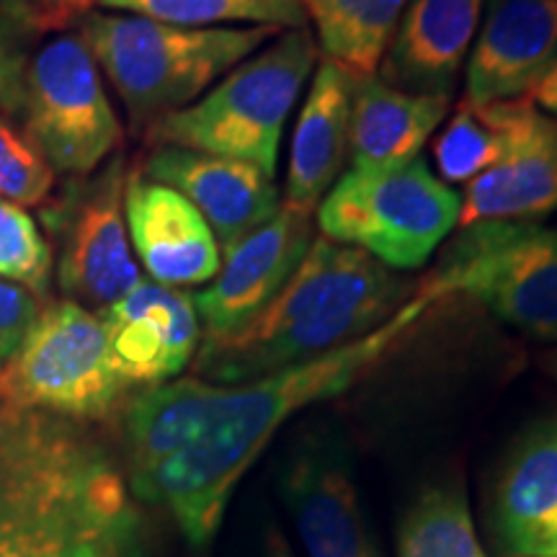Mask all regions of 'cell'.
<instances>
[{"mask_svg": "<svg viewBox=\"0 0 557 557\" xmlns=\"http://www.w3.org/2000/svg\"><path fill=\"white\" fill-rule=\"evenodd\" d=\"M444 299L447 289L429 276L380 329L305 364L238 385L186 377L148 387L124 418L129 491L165 508L189 545L207 547L276 431L364 377Z\"/></svg>", "mask_w": 557, "mask_h": 557, "instance_id": "obj_1", "label": "cell"}, {"mask_svg": "<svg viewBox=\"0 0 557 557\" xmlns=\"http://www.w3.org/2000/svg\"><path fill=\"white\" fill-rule=\"evenodd\" d=\"M127 478L81 421L0 408V557H129Z\"/></svg>", "mask_w": 557, "mask_h": 557, "instance_id": "obj_2", "label": "cell"}, {"mask_svg": "<svg viewBox=\"0 0 557 557\" xmlns=\"http://www.w3.org/2000/svg\"><path fill=\"white\" fill-rule=\"evenodd\" d=\"M416 292L364 250L312 238L289 282L246 331L201 346L199 372L238 385L305 364L380 329Z\"/></svg>", "mask_w": 557, "mask_h": 557, "instance_id": "obj_3", "label": "cell"}, {"mask_svg": "<svg viewBox=\"0 0 557 557\" xmlns=\"http://www.w3.org/2000/svg\"><path fill=\"white\" fill-rule=\"evenodd\" d=\"M278 32L271 26L191 29L103 11H90L81 24V37L127 109L132 127L145 132L191 107Z\"/></svg>", "mask_w": 557, "mask_h": 557, "instance_id": "obj_4", "label": "cell"}, {"mask_svg": "<svg viewBox=\"0 0 557 557\" xmlns=\"http://www.w3.org/2000/svg\"><path fill=\"white\" fill-rule=\"evenodd\" d=\"M318 58V41L308 26L278 32L191 107L152 124L148 139L246 160L274 178L284 127Z\"/></svg>", "mask_w": 557, "mask_h": 557, "instance_id": "obj_5", "label": "cell"}, {"mask_svg": "<svg viewBox=\"0 0 557 557\" xmlns=\"http://www.w3.org/2000/svg\"><path fill=\"white\" fill-rule=\"evenodd\" d=\"M462 197L421 156L393 169H348L315 209L323 238L364 250L382 267L429 263L459 227Z\"/></svg>", "mask_w": 557, "mask_h": 557, "instance_id": "obj_6", "label": "cell"}, {"mask_svg": "<svg viewBox=\"0 0 557 557\" xmlns=\"http://www.w3.org/2000/svg\"><path fill=\"white\" fill-rule=\"evenodd\" d=\"M124 387L99 315L62 299L39 312L0 369V408L96 421L114 410Z\"/></svg>", "mask_w": 557, "mask_h": 557, "instance_id": "obj_7", "label": "cell"}, {"mask_svg": "<svg viewBox=\"0 0 557 557\" xmlns=\"http://www.w3.org/2000/svg\"><path fill=\"white\" fill-rule=\"evenodd\" d=\"M431 276L449 297L475 299L500 323L557 341V230L540 222L459 227Z\"/></svg>", "mask_w": 557, "mask_h": 557, "instance_id": "obj_8", "label": "cell"}, {"mask_svg": "<svg viewBox=\"0 0 557 557\" xmlns=\"http://www.w3.org/2000/svg\"><path fill=\"white\" fill-rule=\"evenodd\" d=\"M24 129L58 173L88 178L120 150L124 129L81 34H60L29 60Z\"/></svg>", "mask_w": 557, "mask_h": 557, "instance_id": "obj_9", "label": "cell"}, {"mask_svg": "<svg viewBox=\"0 0 557 557\" xmlns=\"http://www.w3.org/2000/svg\"><path fill=\"white\" fill-rule=\"evenodd\" d=\"M278 496L308 557H382L333 431H310L292 447L278 472Z\"/></svg>", "mask_w": 557, "mask_h": 557, "instance_id": "obj_10", "label": "cell"}, {"mask_svg": "<svg viewBox=\"0 0 557 557\" xmlns=\"http://www.w3.org/2000/svg\"><path fill=\"white\" fill-rule=\"evenodd\" d=\"M127 178L122 160H111L70 201L62 220L58 284L83 308H109L143 282L124 218Z\"/></svg>", "mask_w": 557, "mask_h": 557, "instance_id": "obj_11", "label": "cell"}, {"mask_svg": "<svg viewBox=\"0 0 557 557\" xmlns=\"http://www.w3.org/2000/svg\"><path fill=\"white\" fill-rule=\"evenodd\" d=\"M312 243V214L278 212L222 253L218 276L194 295L205 346H218L248 329L289 282Z\"/></svg>", "mask_w": 557, "mask_h": 557, "instance_id": "obj_12", "label": "cell"}, {"mask_svg": "<svg viewBox=\"0 0 557 557\" xmlns=\"http://www.w3.org/2000/svg\"><path fill=\"white\" fill-rule=\"evenodd\" d=\"M504 150L465 184L459 227L478 222H537L557 212V122L529 96L496 101Z\"/></svg>", "mask_w": 557, "mask_h": 557, "instance_id": "obj_13", "label": "cell"}, {"mask_svg": "<svg viewBox=\"0 0 557 557\" xmlns=\"http://www.w3.org/2000/svg\"><path fill=\"white\" fill-rule=\"evenodd\" d=\"M555 65L557 0H485L462 103L524 99Z\"/></svg>", "mask_w": 557, "mask_h": 557, "instance_id": "obj_14", "label": "cell"}, {"mask_svg": "<svg viewBox=\"0 0 557 557\" xmlns=\"http://www.w3.org/2000/svg\"><path fill=\"white\" fill-rule=\"evenodd\" d=\"M96 315L107 331L116 374L127 387H156L173 380L189 364L201 338L194 297L145 278Z\"/></svg>", "mask_w": 557, "mask_h": 557, "instance_id": "obj_15", "label": "cell"}, {"mask_svg": "<svg viewBox=\"0 0 557 557\" xmlns=\"http://www.w3.org/2000/svg\"><path fill=\"white\" fill-rule=\"evenodd\" d=\"M124 218L137 261L163 287H201L218 276L222 248L209 222L184 194L132 171Z\"/></svg>", "mask_w": 557, "mask_h": 557, "instance_id": "obj_16", "label": "cell"}, {"mask_svg": "<svg viewBox=\"0 0 557 557\" xmlns=\"http://www.w3.org/2000/svg\"><path fill=\"white\" fill-rule=\"evenodd\" d=\"M143 176L184 194L209 222L222 253L282 207L274 178L246 160L158 145L145 160Z\"/></svg>", "mask_w": 557, "mask_h": 557, "instance_id": "obj_17", "label": "cell"}, {"mask_svg": "<svg viewBox=\"0 0 557 557\" xmlns=\"http://www.w3.org/2000/svg\"><path fill=\"white\" fill-rule=\"evenodd\" d=\"M491 527L500 557H557V416L534 421L506 451Z\"/></svg>", "mask_w": 557, "mask_h": 557, "instance_id": "obj_18", "label": "cell"}, {"mask_svg": "<svg viewBox=\"0 0 557 557\" xmlns=\"http://www.w3.org/2000/svg\"><path fill=\"white\" fill-rule=\"evenodd\" d=\"M485 0H408L382 58V81L410 94H455Z\"/></svg>", "mask_w": 557, "mask_h": 557, "instance_id": "obj_19", "label": "cell"}, {"mask_svg": "<svg viewBox=\"0 0 557 557\" xmlns=\"http://www.w3.org/2000/svg\"><path fill=\"white\" fill-rule=\"evenodd\" d=\"M357 81V75L338 62H318L292 137L284 207L315 214L344 171Z\"/></svg>", "mask_w": 557, "mask_h": 557, "instance_id": "obj_20", "label": "cell"}, {"mask_svg": "<svg viewBox=\"0 0 557 557\" xmlns=\"http://www.w3.org/2000/svg\"><path fill=\"white\" fill-rule=\"evenodd\" d=\"M451 109L447 96L410 94L382 78H359L351 103L348 165L393 169L421 156Z\"/></svg>", "mask_w": 557, "mask_h": 557, "instance_id": "obj_21", "label": "cell"}, {"mask_svg": "<svg viewBox=\"0 0 557 557\" xmlns=\"http://www.w3.org/2000/svg\"><path fill=\"white\" fill-rule=\"evenodd\" d=\"M408 0H302L318 50L357 78H372Z\"/></svg>", "mask_w": 557, "mask_h": 557, "instance_id": "obj_22", "label": "cell"}, {"mask_svg": "<svg viewBox=\"0 0 557 557\" xmlns=\"http://www.w3.org/2000/svg\"><path fill=\"white\" fill-rule=\"evenodd\" d=\"M99 9L191 29L271 26L284 32L308 26L302 0H99Z\"/></svg>", "mask_w": 557, "mask_h": 557, "instance_id": "obj_23", "label": "cell"}, {"mask_svg": "<svg viewBox=\"0 0 557 557\" xmlns=\"http://www.w3.org/2000/svg\"><path fill=\"white\" fill-rule=\"evenodd\" d=\"M400 557H485L459 483L423 491L400 524Z\"/></svg>", "mask_w": 557, "mask_h": 557, "instance_id": "obj_24", "label": "cell"}, {"mask_svg": "<svg viewBox=\"0 0 557 557\" xmlns=\"http://www.w3.org/2000/svg\"><path fill=\"white\" fill-rule=\"evenodd\" d=\"M504 143L506 135L498 103H487V107L462 103L434 143L436 176L444 184H470L496 163Z\"/></svg>", "mask_w": 557, "mask_h": 557, "instance_id": "obj_25", "label": "cell"}, {"mask_svg": "<svg viewBox=\"0 0 557 557\" xmlns=\"http://www.w3.org/2000/svg\"><path fill=\"white\" fill-rule=\"evenodd\" d=\"M52 246L24 207L0 199V278L45 295L52 276Z\"/></svg>", "mask_w": 557, "mask_h": 557, "instance_id": "obj_26", "label": "cell"}, {"mask_svg": "<svg viewBox=\"0 0 557 557\" xmlns=\"http://www.w3.org/2000/svg\"><path fill=\"white\" fill-rule=\"evenodd\" d=\"M58 171L24 127L0 111V199L39 207L54 191Z\"/></svg>", "mask_w": 557, "mask_h": 557, "instance_id": "obj_27", "label": "cell"}, {"mask_svg": "<svg viewBox=\"0 0 557 557\" xmlns=\"http://www.w3.org/2000/svg\"><path fill=\"white\" fill-rule=\"evenodd\" d=\"M26 34L29 32L9 11L0 9V111L3 114L21 111L26 70H29L24 47Z\"/></svg>", "mask_w": 557, "mask_h": 557, "instance_id": "obj_28", "label": "cell"}, {"mask_svg": "<svg viewBox=\"0 0 557 557\" xmlns=\"http://www.w3.org/2000/svg\"><path fill=\"white\" fill-rule=\"evenodd\" d=\"M37 315V297L29 289L0 278V369L16 354Z\"/></svg>", "mask_w": 557, "mask_h": 557, "instance_id": "obj_29", "label": "cell"}, {"mask_svg": "<svg viewBox=\"0 0 557 557\" xmlns=\"http://www.w3.org/2000/svg\"><path fill=\"white\" fill-rule=\"evenodd\" d=\"M0 9L9 11L26 32H62V18L54 0H0Z\"/></svg>", "mask_w": 557, "mask_h": 557, "instance_id": "obj_30", "label": "cell"}, {"mask_svg": "<svg viewBox=\"0 0 557 557\" xmlns=\"http://www.w3.org/2000/svg\"><path fill=\"white\" fill-rule=\"evenodd\" d=\"M529 99L537 103V107L549 116V120L557 122V65L549 70L545 78L537 83V86H534L532 94H529Z\"/></svg>", "mask_w": 557, "mask_h": 557, "instance_id": "obj_31", "label": "cell"}, {"mask_svg": "<svg viewBox=\"0 0 557 557\" xmlns=\"http://www.w3.org/2000/svg\"><path fill=\"white\" fill-rule=\"evenodd\" d=\"M54 5H58L62 26H70L73 21L86 18L99 5V0H54Z\"/></svg>", "mask_w": 557, "mask_h": 557, "instance_id": "obj_32", "label": "cell"}, {"mask_svg": "<svg viewBox=\"0 0 557 557\" xmlns=\"http://www.w3.org/2000/svg\"><path fill=\"white\" fill-rule=\"evenodd\" d=\"M261 557H297V555L292 553L289 542L282 537V532H278L276 527H269L267 537H263Z\"/></svg>", "mask_w": 557, "mask_h": 557, "instance_id": "obj_33", "label": "cell"}, {"mask_svg": "<svg viewBox=\"0 0 557 557\" xmlns=\"http://www.w3.org/2000/svg\"><path fill=\"white\" fill-rule=\"evenodd\" d=\"M547 369H549V374H553V380L557 382V351H555V354H549V359H547Z\"/></svg>", "mask_w": 557, "mask_h": 557, "instance_id": "obj_34", "label": "cell"}]
</instances>
